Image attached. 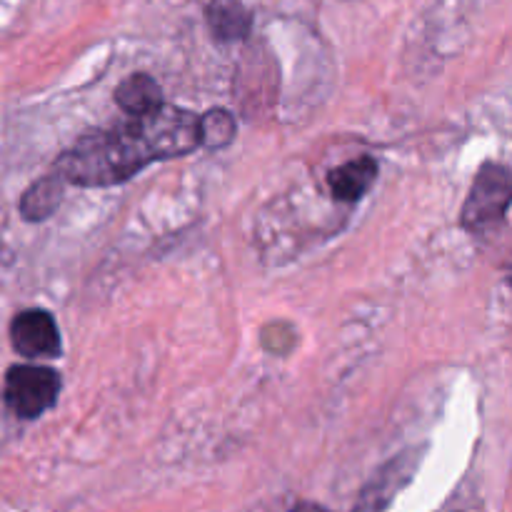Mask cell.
I'll use <instances>...</instances> for the list:
<instances>
[{"label": "cell", "mask_w": 512, "mask_h": 512, "mask_svg": "<svg viewBox=\"0 0 512 512\" xmlns=\"http://www.w3.org/2000/svg\"><path fill=\"white\" fill-rule=\"evenodd\" d=\"M200 145V115L163 105L143 118L83 135L55 163L68 183L108 188L138 175L155 160L188 155Z\"/></svg>", "instance_id": "6da1fadb"}, {"label": "cell", "mask_w": 512, "mask_h": 512, "mask_svg": "<svg viewBox=\"0 0 512 512\" xmlns=\"http://www.w3.org/2000/svg\"><path fill=\"white\" fill-rule=\"evenodd\" d=\"M512 205V170L508 165L485 163L478 170L468 200L460 213V225L468 233H485L505 220Z\"/></svg>", "instance_id": "7a4b0ae2"}, {"label": "cell", "mask_w": 512, "mask_h": 512, "mask_svg": "<svg viewBox=\"0 0 512 512\" xmlns=\"http://www.w3.org/2000/svg\"><path fill=\"white\" fill-rule=\"evenodd\" d=\"M60 375L43 365H13L5 375V405L13 415L33 420L58 400Z\"/></svg>", "instance_id": "3957f363"}, {"label": "cell", "mask_w": 512, "mask_h": 512, "mask_svg": "<svg viewBox=\"0 0 512 512\" xmlns=\"http://www.w3.org/2000/svg\"><path fill=\"white\" fill-rule=\"evenodd\" d=\"M10 345L23 358H58L60 343L58 325L45 310H23L10 323Z\"/></svg>", "instance_id": "277c9868"}, {"label": "cell", "mask_w": 512, "mask_h": 512, "mask_svg": "<svg viewBox=\"0 0 512 512\" xmlns=\"http://www.w3.org/2000/svg\"><path fill=\"white\" fill-rule=\"evenodd\" d=\"M375 178H378V160L363 155V158H355L340 168L330 170L328 185L335 198L343 200V203H355L373 188Z\"/></svg>", "instance_id": "5b68a950"}, {"label": "cell", "mask_w": 512, "mask_h": 512, "mask_svg": "<svg viewBox=\"0 0 512 512\" xmlns=\"http://www.w3.org/2000/svg\"><path fill=\"white\" fill-rule=\"evenodd\" d=\"M115 103L130 118H143V115L155 113L165 105L160 85L145 73H135L128 80H123L115 90Z\"/></svg>", "instance_id": "8992f818"}, {"label": "cell", "mask_w": 512, "mask_h": 512, "mask_svg": "<svg viewBox=\"0 0 512 512\" xmlns=\"http://www.w3.org/2000/svg\"><path fill=\"white\" fill-rule=\"evenodd\" d=\"M205 18H208L215 38L223 40V43L245 38L250 33V25H253V15L238 0H213L205 8Z\"/></svg>", "instance_id": "52a82bcc"}, {"label": "cell", "mask_w": 512, "mask_h": 512, "mask_svg": "<svg viewBox=\"0 0 512 512\" xmlns=\"http://www.w3.org/2000/svg\"><path fill=\"white\" fill-rule=\"evenodd\" d=\"M65 183H68V180H65L63 175L55 170L53 175H48V178H43V180H38V183L30 185L18 203L23 218L25 220L50 218V215L55 213V208L60 205V200H63V185Z\"/></svg>", "instance_id": "ba28073f"}, {"label": "cell", "mask_w": 512, "mask_h": 512, "mask_svg": "<svg viewBox=\"0 0 512 512\" xmlns=\"http://www.w3.org/2000/svg\"><path fill=\"white\" fill-rule=\"evenodd\" d=\"M235 118L228 110L213 108L200 115V145L208 150H220L233 143Z\"/></svg>", "instance_id": "9c48e42d"}, {"label": "cell", "mask_w": 512, "mask_h": 512, "mask_svg": "<svg viewBox=\"0 0 512 512\" xmlns=\"http://www.w3.org/2000/svg\"><path fill=\"white\" fill-rule=\"evenodd\" d=\"M293 512H330V510L320 508V505H315V503H300V505H295Z\"/></svg>", "instance_id": "30bf717a"}, {"label": "cell", "mask_w": 512, "mask_h": 512, "mask_svg": "<svg viewBox=\"0 0 512 512\" xmlns=\"http://www.w3.org/2000/svg\"><path fill=\"white\" fill-rule=\"evenodd\" d=\"M503 273H505V283L512 288V253L508 255V260L503 263Z\"/></svg>", "instance_id": "8fae6325"}]
</instances>
